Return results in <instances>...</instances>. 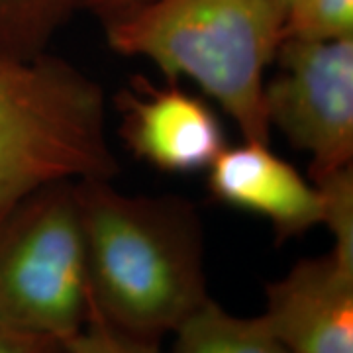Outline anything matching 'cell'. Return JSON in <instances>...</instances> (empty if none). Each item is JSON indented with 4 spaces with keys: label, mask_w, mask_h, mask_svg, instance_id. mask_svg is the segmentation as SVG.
<instances>
[{
    "label": "cell",
    "mask_w": 353,
    "mask_h": 353,
    "mask_svg": "<svg viewBox=\"0 0 353 353\" xmlns=\"http://www.w3.org/2000/svg\"><path fill=\"white\" fill-rule=\"evenodd\" d=\"M81 10V0H0V59L30 61Z\"/></svg>",
    "instance_id": "cell-10"
},
{
    "label": "cell",
    "mask_w": 353,
    "mask_h": 353,
    "mask_svg": "<svg viewBox=\"0 0 353 353\" xmlns=\"http://www.w3.org/2000/svg\"><path fill=\"white\" fill-rule=\"evenodd\" d=\"M116 112L128 150L163 173L206 171L228 145L214 106L176 83L155 87L136 77L116 94Z\"/></svg>",
    "instance_id": "cell-6"
},
{
    "label": "cell",
    "mask_w": 353,
    "mask_h": 353,
    "mask_svg": "<svg viewBox=\"0 0 353 353\" xmlns=\"http://www.w3.org/2000/svg\"><path fill=\"white\" fill-rule=\"evenodd\" d=\"M314 185L322 199L320 226L328 228L334 240L330 252L353 265V165L322 176Z\"/></svg>",
    "instance_id": "cell-12"
},
{
    "label": "cell",
    "mask_w": 353,
    "mask_h": 353,
    "mask_svg": "<svg viewBox=\"0 0 353 353\" xmlns=\"http://www.w3.org/2000/svg\"><path fill=\"white\" fill-rule=\"evenodd\" d=\"M77 187L92 312L148 340L175 332L210 299L194 206L181 196L124 194L104 179Z\"/></svg>",
    "instance_id": "cell-1"
},
{
    "label": "cell",
    "mask_w": 353,
    "mask_h": 353,
    "mask_svg": "<svg viewBox=\"0 0 353 353\" xmlns=\"http://www.w3.org/2000/svg\"><path fill=\"white\" fill-rule=\"evenodd\" d=\"M290 2H292V0H289V6H290Z\"/></svg>",
    "instance_id": "cell-16"
},
{
    "label": "cell",
    "mask_w": 353,
    "mask_h": 353,
    "mask_svg": "<svg viewBox=\"0 0 353 353\" xmlns=\"http://www.w3.org/2000/svg\"><path fill=\"white\" fill-rule=\"evenodd\" d=\"M0 353H63L61 341L26 334L0 324Z\"/></svg>",
    "instance_id": "cell-14"
},
{
    "label": "cell",
    "mask_w": 353,
    "mask_h": 353,
    "mask_svg": "<svg viewBox=\"0 0 353 353\" xmlns=\"http://www.w3.org/2000/svg\"><path fill=\"white\" fill-rule=\"evenodd\" d=\"M63 353H161V350L159 340L122 332L90 312L83 330L63 341Z\"/></svg>",
    "instance_id": "cell-13"
},
{
    "label": "cell",
    "mask_w": 353,
    "mask_h": 353,
    "mask_svg": "<svg viewBox=\"0 0 353 353\" xmlns=\"http://www.w3.org/2000/svg\"><path fill=\"white\" fill-rule=\"evenodd\" d=\"M143 2L148 0H81V10H88L94 16H99L102 22H106L116 14L126 12Z\"/></svg>",
    "instance_id": "cell-15"
},
{
    "label": "cell",
    "mask_w": 353,
    "mask_h": 353,
    "mask_svg": "<svg viewBox=\"0 0 353 353\" xmlns=\"http://www.w3.org/2000/svg\"><path fill=\"white\" fill-rule=\"evenodd\" d=\"M77 183L39 187L0 218V324L61 345L92 312Z\"/></svg>",
    "instance_id": "cell-4"
},
{
    "label": "cell",
    "mask_w": 353,
    "mask_h": 353,
    "mask_svg": "<svg viewBox=\"0 0 353 353\" xmlns=\"http://www.w3.org/2000/svg\"><path fill=\"white\" fill-rule=\"evenodd\" d=\"M285 38L310 41L353 38V0H292Z\"/></svg>",
    "instance_id": "cell-11"
},
{
    "label": "cell",
    "mask_w": 353,
    "mask_h": 353,
    "mask_svg": "<svg viewBox=\"0 0 353 353\" xmlns=\"http://www.w3.org/2000/svg\"><path fill=\"white\" fill-rule=\"evenodd\" d=\"M173 353H289L263 316L241 318L208 299L173 332Z\"/></svg>",
    "instance_id": "cell-9"
},
{
    "label": "cell",
    "mask_w": 353,
    "mask_h": 353,
    "mask_svg": "<svg viewBox=\"0 0 353 353\" xmlns=\"http://www.w3.org/2000/svg\"><path fill=\"white\" fill-rule=\"evenodd\" d=\"M289 0H148L104 22L116 53L143 57L169 83L189 79L243 141L269 143L267 69L285 38Z\"/></svg>",
    "instance_id": "cell-2"
},
{
    "label": "cell",
    "mask_w": 353,
    "mask_h": 353,
    "mask_svg": "<svg viewBox=\"0 0 353 353\" xmlns=\"http://www.w3.org/2000/svg\"><path fill=\"white\" fill-rule=\"evenodd\" d=\"M265 81V114L290 145L308 153V176L353 165V38H285Z\"/></svg>",
    "instance_id": "cell-5"
},
{
    "label": "cell",
    "mask_w": 353,
    "mask_h": 353,
    "mask_svg": "<svg viewBox=\"0 0 353 353\" xmlns=\"http://www.w3.org/2000/svg\"><path fill=\"white\" fill-rule=\"evenodd\" d=\"M206 173L216 201L269 220L279 243L320 226L322 199L316 185L271 152L269 143L226 145Z\"/></svg>",
    "instance_id": "cell-8"
},
{
    "label": "cell",
    "mask_w": 353,
    "mask_h": 353,
    "mask_svg": "<svg viewBox=\"0 0 353 353\" xmlns=\"http://www.w3.org/2000/svg\"><path fill=\"white\" fill-rule=\"evenodd\" d=\"M102 87L50 51L0 59V218L39 187L118 175Z\"/></svg>",
    "instance_id": "cell-3"
},
{
    "label": "cell",
    "mask_w": 353,
    "mask_h": 353,
    "mask_svg": "<svg viewBox=\"0 0 353 353\" xmlns=\"http://www.w3.org/2000/svg\"><path fill=\"white\" fill-rule=\"evenodd\" d=\"M265 324L289 353H353V265L306 257L265 287Z\"/></svg>",
    "instance_id": "cell-7"
}]
</instances>
